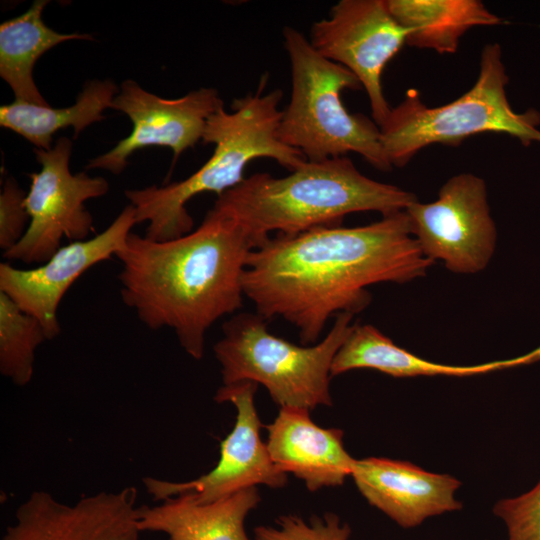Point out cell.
I'll return each instance as SVG.
<instances>
[{
    "instance_id": "1",
    "label": "cell",
    "mask_w": 540,
    "mask_h": 540,
    "mask_svg": "<svg viewBox=\"0 0 540 540\" xmlns=\"http://www.w3.org/2000/svg\"><path fill=\"white\" fill-rule=\"evenodd\" d=\"M433 263L401 211L364 226L277 233L250 252L243 290L256 313L286 320L307 346L317 342L330 317L363 311L372 299L368 286L410 282Z\"/></svg>"
},
{
    "instance_id": "2",
    "label": "cell",
    "mask_w": 540,
    "mask_h": 540,
    "mask_svg": "<svg viewBox=\"0 0 540 540\" xmlns=\"http://www.w3.org/2000/svg\"><path fill=\"white\" fill-rule=\"evenodd\" d=\"M254 237L213 207L191 232L154 241L130 233L116 254L120 294L152 330H174L192 358L204 355L208 329L243 305V276Z\"/></svg>"
},
{
    "instance_id": "3",
    "label": "cell",
    "mask_w": 540,
    "mask_h": 540,
    "mask_svg": "<svg viewBox=\"0 0 540 540\" xmlns=\"http://www.w3.org/2000/svg\"><path fill=\"white\" fill-rule=\"evenodd\" d=\"M416 201L413 193L363 175L349 157L341 156L307 160L285 177L254 173L217 196L213 207L239 222L260 246L274 231L296 235L341 226L348 214L388 216Z\"/></svg>"
},
{
    "instance_id": "4",
    "label": "cell",
    "mask_w": 540,
    "mask_h": 540,
    "mask_svg": "<svg viewBox=\"0 0 540 540\" xmlns=\"http://www.w3.org/2000/svg\"><path fill=\"white\" fill-rule=\"evenodd\" d=\"M267 80L262 75L256 92L234 99L232 112L222 107L208 118L202 140L213 144L214 151L197 171L177 182L125 191L137 224L148 223L146 238L165 241L191 232L194 221L186 204L198 194L219 196L235 187L254 159H273L290 172L307 161L277 138L283 93L280 89L264 93Z\"/></svg>"
},
{
    "instance_id": "5",
    "label": "cell",
    "mask_w": 540,
    "mask_h": 540,
    "mask_svg": "<svg viewBox=\"0 0 540 540\" xmlns=\"http://www.w3.org/2000/svg\"><path fill=\"white\" fill-rule=\"evenodd\" d=\"M291 69V95L282 110L277 138L308 161L361 155L374 168L392 170L379 126L366 116L350 113L341 94L361 84L344 66L320 55L303 33L283 28Z\"/></svg>"
},
{
    "instance_id": "6",
    "label": "cell",
    "mask_w": 540,
    "mask_h": 540,
    "mask_svg": "<svg viewBox=\"0 0 540 540\" xmlns=\"http://www.w3.org/2000/svg\"><path fill=\"white\" fill-rule=\"evenodd\" d=\"M508 76L498 43L486 44L480 55L474 85L457 99L437 107L425 105L416 90L391 108L379 126L381 142L392 167H403L432 144L457 146L482 133L507 134L528 146L540 142V113H518L511 107Z\"/></svg>"
},
{
    "instance_id": "7",
    "label": "cell",
    "mask_w": 540,
    "mask_h": 540,
    "mask_svg": "<svg viewBox=\"0 0 540 540\" xmlns=\"http://www.w3.org/2000/svg\"><path fill=\"white\" fill-rule=\"evenodd\" d=\"M326 337L313 345H296L273 335L258 313H240L226 321L213 347L223 385L262 384L281 407L312 410L331 406V366L348 337L353 315L340 313Z\"/></svg>"
},
{
    "instance_id": "8",
    "label": "cell",
    "mask_w": 540,
    "mask_h": 540,
    "mask_svg": "<svg viewBox=\"0 0 540 540\" xmlns=\"http://www.w3.org/2000/svg\"><path fill=\"white\" fill-rule=\"evenodd\" d=\"M71 151L72 141L67 137L59 138L50 150L34 149L41 169L28 174L31 183L25 207L29 224L21 240L3 253L5 259L44 263L61 247L63 238L85 240L93 231V217L85 202L104 196L109 183L86 172L72 174Z\"/></svg>"
},
{
    "instance_id": "9",
    "label": "cell",
    "mask_w": 540,
    "mask_h": 540,
    "mask_svg": "<svg viewBox=\"0 0 540 540\" xmlns=\"http://www.w3.org/2000/svg\"><path fill=\"white\" fill-rule=\"evenodd\" d=\"M405 211L421 251L433 262L440 260L460 274L477 273L488 265L497 235L482 178L457 174L444 183L435 201H416Z\"/></svg>"
},
{
    "instance_id": "10",
    "label": "cell",
    "mask_w": 540,
    "mask_h": 540,
    "mask_svg": "<svg viewBox=\"0 0 540 540\" xmlns=\"http://www.w3.org/2000/svg\"><path fill=\"white\" fill-rule=\"evenodd\" d=\"M409 34L389 12L385 0H340L328 17L313 23L309 41L320 55L356 76L368 96L374 122L380 126L391 110L384 96L383 71Z\"/></svg>"
},
{
    "instance_id": "11",
    "label": "cell",
    "mask_w": 540,
    "mask_h": 540,
    "mask_svg": "<svg viewBox=\"0 0 540 540\" xmlns=\"http://www.w3.org/2000/svg\"><path fill=\"white\" fill-rule=\"evenodd\" d=\"M258 384L245 381L223 385L214 397L219 403L231 402L237 411L232 431L220 443V458L208 473L189 481L142 479L154 500L187 493L197 502H212L246 488L266 485L282 488L287 473L276 466L260 438L261 422L254 404Z\"/></svg>"
},
{
    "instance_id": "12",
    "label": "cell",
    "mask_w": 540,
    "mask_h": 540,
    "mask_svg": "<svg viewBox=\"0 0 540 540\" xmlns=\"http://www.w3.org/2000/svg\"><path fill=\"white\" fill-rule=\"evenodd\" d=\"M222 107L223 100L214 88L202 87L177 99H165L134 80H125L111 108L130 118L132 131L111 150L90 160L86 169L120 174L135 151L149 146L170 148L175 161L202 140L208 118Z\"/></svg>"
},
{
    "instance_id": "13",
    "label": "cell",
    "mask_w": 540,
    "mask_h": 540,
    "mask_svg": "<svg viewBox=\"0 0 540 540\" xmlns=\"http://www.w3.org/2000/svg\"><path fill=\"white\" fill-rule=\"evenodd\" d=\"M135 224V208L129 204L100 234L61 246L36 268L18 269L1 262L0 292L35 317L48 340L54 339L61 332L57 310L66 292L84 272L116 256Z\"/></svg>"
},
{
    "instance_id": "14",
    "label": "cell",
    "mask_w": 540,
    "mask_h": 540,
    "mask_svg": "<svg viewBox=\"0 0 540 540\" xmlns=\"http://www.w3.org/2000/svg\"><path fill=\"white\" fill-rule=\"evenodd\" d=\"M137 490L101 491L72 504L36 490L17 507L1 540H138Z\"/></svg>"
},
{
    "instance_id": "15",
    "label": "cell",
    "mask_w": 540,
    "mask_h": 540,
    "mask_svg": "<svg viewBox=\"0 0 540 540\" xmlns=\"http://www.w3.org/2000/svg\"><path fill=\"white\" fill-rule=\"evenodd\" d=\"M351 477L370 505L404 529L463 507L455 498L461 486L457 478L426 471L408 461L356 459Z\"/></svg>"
},
{
    "instance_id": "16",
    "label": "cell",
    "mask_w": 540,
    "mask_h": 540,
    "mask_svg": "<svg viewBox=\"0 0 540 540\" xmlns=\"http://www.w3.org/2000/svg\"><path fill=\"white\" fill-rule=\"evenodd\" d=\"M266 428L273 462L303 480L308 490L340 486L352 475L356 459L344 447L343 431L316 425L309 410L281 407Z\"/></svg>"
},
{
    "instance_id": "17",
    "label": "cell",
    "mask_w": 540,
    "mask_h": 540,
    "mask_svg": "<svg viewBox=\"0 0 540 540\" xmlns=\"http://www.w3.org/2000/svg\"><path fill=\"white\" fill-rule=\"evenodd\" d=\"M260 500L257 487L207 503L183 493L138 507L137 525L140 532L164 533L168 540H252L245 519Z\"/></svg>"
},
{
    "instance_id": "18",
    "label": "cell",
    "mask_w": 540,
    "mask_h": 540,
    "mask_svg": "<svg viewBox=\"0 0 540 540\" xmlns=\"http://www.w3.org/2000/svg\"><path fill=\"white\" fill-rule=\"evenodd\" d=\"M540 358V348L518 358L492 361L479 365L454 366L438 364L420 358L397 346L376 327L353 324L337 351L331 366V376L353 369H374L392 377L472 376L517 366Z\"/></svg>"
},
{
    "instance_id": "19",
    "label": "cell",
    "mask_w": 540,
    "mask_h": 540,
    "mask_svg": "<svg viewBox=\"0 0 540 540\" xmlns=\"http://www.w3.org/2000/svg\"><path fill=\"white\" fill-rule=\"evenodd\" d=\"M397 22L410 31L406 44L452 54L460 38L476 26H496L504 20L478 0H385Z\"/></svg>"
},
{
    "instance_id": "20",
    "label": "cell",
    "mask_w": 540,
    "mask_h": 540,
    "mask_svg": "<svg viewBox=\"0 0 540 540\" xmlns=\"http://www.w3.org/2000/svg\"><path fill=\"white\" fill-rule=\"evenodd\" d=\"M47 0L34 1L20 16L0 25V76L12 89L15 100L48 106L33 79L37 60L48 50L69 40H92L88 34L59 33L48 27L42 12Z\"/></svg>"
},
{
    "instance_id": "21",
    "label": "cell",
    "mask_w": 540,
    "mask_h": 540,
    "mask_svg": "<svg viewBox=\"0 0 540 540\" xmlns=\"http://www.w3.org/2000/svg\"><path fill=\"white\" fill-rule=\"evenodd\" d=\"M120 89L110 79L91 80L84 84L76 102L68 107L54 108L15 100L0 107V126L7 128L36 148L50 150L53 135L72 127L74 138L84 129L104 118Z\"/></svg>"
},
{
    "instance_id": "22",
    "label": "cell",
    "mask_w": 540,
    "mask_h": 540,
    "mask_svg": "<svg viewBox=\"0 0 540 540\" xmlns=\"http://www.w3.org/2000/svg\"><path fill=\"white\" fill-rule=\"evenodd\" d=\"M48 340L41 323L0 292V372L17 386L34 374L37 348Z\"/></svg>"
},
{
    "instance_id": "23",
    "label": "cell",
    "mask_w": 540,
    "mask_h": 540,
    "mask_svg": "<svg viewBox=\"0 0 540 540\" xmlns=\"http://www.w3.org/2000/svg\"><path fill=\"white\" fill-rule=\"evenodd\" d=\"M350 535V526L331 512L313 516L309 521L296 515H284L276 520L275 527L254 529L255 540H348Z\"/></svg>"
},
{
    "instance_id": "24",
    "label": "cell",
    "mask_w": 540,
    "mask_h": 540,
    "mask_svg": "<svg viewBox=\"0 0 540 540\" xmlns=\"http://www.w3.org/2000/svg\"><path fill=\"white\" fill-rule=\"evenodd\" d=\"M493 513L507 529V540H540V481L528 492L499 500Z\"/></svg>"
},
{
    "instance_id": "25",
    "label": "cell",
    "mask_w": 540,
    "mask_h": 540,
    "mask_svg": "<svg viewBox=\"0 0 540 540\" xmlns=\"http://www.w3.org/2000/svg\"><path fill=\"white\" fill-rule=\"evenodd\" d=\"M26 195L13 178H8L0 194V248L3 253L15 246L29 224Z\"/></svg>"
}]
</instances>
